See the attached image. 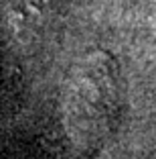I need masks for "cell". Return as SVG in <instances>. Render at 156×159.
Wrapping results in <instances>:
<instances>
[{
  "label": "cell",
  "mask_w": 156,
  "mask_h": 159,
  "mask_svg": "<svg viewBox=\"0 0 156 159\" xmlns=\"http://www.w3.org/2000/svg\"><path fill=\"white\" fill-rule=\"evenodd\" d=\"M118 75L108 55L95 53L79 66L69 84L65 122L69 133L81 143H89L110 133L118 114Z\"/></svg>",
  "instance_id": "1"
},
{
  "label": "cell",
  "mask_w": 156,
  "mask_h": 159,
  "mask_svg": "<svg viewBox=\"0 0 156 159\" xmlns=\"http://www.w3.org/2000/svg\"><path fill=\"white\" fill-rule=\"evenodd\" d=\"M59 0H8L10 19L19 29H28L47 20Z\"/></svg>",
  "instance_id": "2"
}]
</instances>
